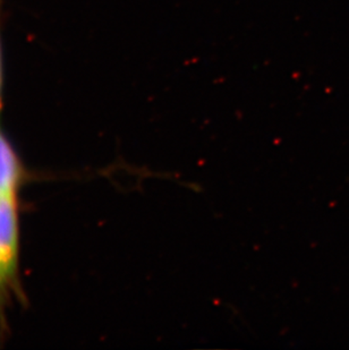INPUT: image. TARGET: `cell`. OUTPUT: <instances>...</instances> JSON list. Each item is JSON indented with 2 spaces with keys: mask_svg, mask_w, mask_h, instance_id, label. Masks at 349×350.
<instances>
[{
  "mask_svg": "<svg viewBox=\"0 0 349 350\" xmlns=\"http://www.w3.org/2000/svg\"><path fill=\"white\" fill-rule=\"evenodd\" d=\"M1 85H3V77H1V53H0V109H1Z\"/></svg>",
  "mask_w": 349,
  "mask_h": 350,
  "instance_id": "obj_3",
  "label": "cell"
},
{
  "mask_svg": "<svg viewBox=\"0 0 349 350\" xmlns=\"http://www.w3.org/2000/svg\"><path fill=\"white\" fill-rule=\"evenodd\" d=\"M17 251L18 239L0 234V297L16 278Z\"/></svg>",
  "mask_w": 349,
  "mask_h": 350,
  "instance_id": "obj_2",
  "label": "cell"
},
{
  "mask_svg": "<svg viewBox=\"0 0 349 350\" xmlns=\"http://www.w3.org/2000/svg\"><path fill=\"white\" fill-rule=\"evenodd\" d=\"M22 179V167L16 153L0 133V198H16Z\"/></svg>",
  "mask_w": 349,
  "mask_h": 350,
  "instance_id": "obj_1",
  "label": "cell"
}]
</instances>
